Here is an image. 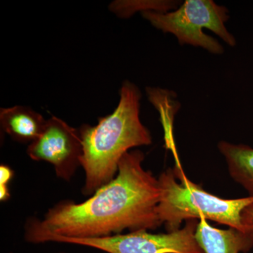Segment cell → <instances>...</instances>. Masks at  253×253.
I'll return each mask as SVG.
<instances>
[{
  "label": "cell",
  "instance_id": "1",
  "mask_svg": "<svg viewBox=\"0 0 253 253\" xmlns=\"http://www.w3.org/2000/svg\"><path fill=\"white\" fill-rule=\"evenodd\" d=\"M144 154L126 153L116 177L83 203L62 201L50 208L42 220L31 218L26 225V241L52 242L56 238L94 239L154 230L161 225L158 214L159 181L142 167Z\"/></svg>",
  "mask_w": 253,
  "mask_h": 253
},
{
  "label": "cell",
  "instance_id": "2",
  "mask_svg": "<svg viewBox=\"0 0 253 253\" xmlns=\"http://www.w3.org/2000/svg\"><path fill=\"white\" fill-rule=\"evenodd\" d=\"M141 99L138 86L125 81L115 111L99 118L96 126L83 125L80 128L83 149L81 164L85 172L83 193L85 196L94 194L116 177L121 160L129 149L152 143L151 133L139 117Z\"/></svg>",
  "mask_w": 253,
  "mask_h": 253
},
{
  "label": "cell",
  "instance_id": "3",
  "mask_svg": "<svg viewBox=\"0 0 253 253\" xmlns=\"http://www.w3.org/2000/svg\"><path fill=\"white\" fill-rule=\"evenodd\" d=\"M160 196L158 214L168 232L180 229L190 219H206L247 232L241 220L243 211L253 197L224 199L205 191L188 179L181 166L169 168L158 178Z\"/></svg>",
  "mask_w": 253,
  "mask_h": 253
},
{
  "label": "cell",
  "instance_id": "4",
  "mask_svg": "<svg viewBox=\"0 0 253 253\" xmlns=\"http://www.w3.org/2000/svg\"><path fill=\"white\" fill-rule=\"evenodd\" d=\"M143 17L163 33H171L180 44L201 47L213 54H222V45L204 33L210 30L228 45L236 46L235 37L226 29L229 10L212 0H186L171 12L145 11Z\"/></svg>",
  "mask_w": 253,
  "mask_h": 253
},
{
  "label": "cell",
  "instance_id": "5",
  "mask_svg": "<svg viewBox=\"0 0 253 253\" xmlns=\"http://www.w3.org/2000/svg\"><path fill=\"white\" fill-rule=\"evenodd\" d=\"M197 219L186 221L182 229L167 234L133 231L94 239L56 238L52 242L81 245L108 253H205L196 239Z\"/></svg>",
  "mask_w": 253,
  "mask_h": 253
},
{
  "label": "cell",
  "instance_id": "6",
  "mask_svg": "<svg viewBox=\"0 0 253 253\" xmlns=\"http://www.w3.org/2000/svg\"><path fill=\"white\" fill-rule=\"evenodd\" d=\"M83 151L79 129L55 116L46 121L41 135L27 149L31 159L51 163L58 177L66 181L81 166Z\"/></svg>",
  "mask_w": 253,
  "mask_h": 253
},
{
  "label": "cell",
  "instance_id": "7",
  "mask_svg": "<svg viewBox=\"0 0 253 253\" xmlns=\"http://www.w3.org/2000/svg\"><path fill=\"white\" fill-rule=\"evenodd\" d=\"M196 239L205 253H246L253 247L251 233L234 228L217 229L206 219H200Z\"/></svg>",
  "mask_w": 253,
  "mask_h": 253
},
{
  "label": "cell",
  "instance_id": "8",
  "mask_svg": "<svg viewBox=\"0 0 253 253\" xmlns=\"http://www.w3.org/2000/svg\"><path fill=\"white\" fill-rule=\"evenodd\" d=\"M46 122L41 114L26 106H15L0 111L1 128L18 142L36 140L42 132Z\"/></svg>",
  "mask_w": 253,
  "mask_h": 253
},
{
  "label": "cell",
  "instance_id": "9",
  "mask_svg": "<svg viewBox=\"0 0 253 253\" xmlns=\"http://www.w3.org/2000/svg\"><path fill=\"white\" fill-rule=\"evenodd\" d=\"M217 147L225 158L231 177L253 197V148L226 141H219Z\"/></svg>",
  "mask_w": 253,
  "mask_h": 253
},
{
  "label": "cell",
  "instance_id": "10",
  "mask_svg": "<svg viewBox=\"0 0 253 253\" xmlns=\"http://www.w3.org/2000/svg\"><path fill=\"white\" fill-rule=\"evenodd\" d=\"M13 176V171L8 166H1L0 167V196L1 201L9 199V192L7 184Z\"/></svg>",
  "mask_w": 253,
  "mask_h": 253
},
{
  "label": "cell",
  "instance_id": "11",
  "mask_svg": "<svg viewBox=\"0 0 253 253\" xmlns=\"http://www.w3.org/2000/svg\"><path fill=\"white\" fill-rule=\"evenodd\" d=\"M241 220L246 231L248 233L253 232V203L243 211Z\"/></svg>",
  "mask_w": 253,
  "mask_h": 253
},
{
  "label": "cell",
  "instance_id": "12",
  "mask_svg": "<svg viewBox=\"0 0 253 253\" xmlns=\"http://www.w3.org/2000/svg\"><path fill=\"white\" fill-rule=\"evenodd\" d=\"M251 236H252V239L253 240V232H251Z\"/></svg>",
  "mask_w": 253,
  "mask_h": 253
}]
</instances>
